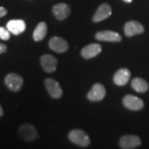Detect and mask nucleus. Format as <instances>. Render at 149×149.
Here are the masks:
<instances>
[{
    "instance_id": "9",
    "label": "nucleus",
    "mask_w": 149,
    "mask_h": 149,
    "mask_svg": "<svg viewBox=\"0 0 149 149\" xmlns=\"http://www.w3.org/2000/svg\"><path fill=\"white\" fill-rule=\"evenodd\" d=\"M140 144V139L136 135H124L120 140V146L124 149L135 148Z\"/></svg>"
},
{
    "instance_id": "10",
    "label": "nucleus",
    "mask_w": 149,
    "mask_h": 149,
    "mask_svg": "<svg viewBox=\"0 0 149 149\" xmlns=\"http://www.w3.org/2000/svg\"><path fill=\"white\" fill-rule=\"evenodd\" d=\"M96 40L103 42H118L122 40L121 35L116 32L111 31H103L98 32L95 35Z\"/></svg>"
},
{
    "instance_id": "14",
    "label": "nucleus",
    "mask_w": 149,
    "mask_h": 149,
    "mask_svg": "<svg viewBox=\"0 0 149 149\" xmlns=\"http://www.w3.org/2000/svg\"><path fill=\"white\" fill-rule=\"evenodd\" d=\"M102 52V46L98 44H91L83 48L81 55L84 59H91Z\"/></svg>"
},
{
    "instance_id": "23",
    "label": "nucleus",
    "mask_w": 149,
    "mask_h": 149,
    "mask_svg": "<svg viewBox=\"0 0 149 149\" xmlns=\"http://www.w3.org/2000/svg\"><path fill=\"white\" fill-rule=\"evenodd\" d=\"M123 1H125V2H126V3H130L133 1V0H123Z\"/></svg>"
},
{
    "instance_id": "3",
    "label": "nucleus",
    "mask_w": 149,
    "mask_h": 149,
    "mask_svg": "<svg viewBox=\"0 0 149 149\" xmlns=\"http://www.w3.org/2000/svg\"><path fill=\"white\" fill-rule=\"evenodd\" d=\"M44 84L51 97L54 99H59L61 97L63 94V91L59 84L55 79L53 78H47L45 79Z\"/></svg>"
},
{
    "instance_id": "13",
    "label": "nucleus",
    "mask_w": 149,
    "mask_h": 149,
    "mask_svg": "<svg viewBox=\"0 0 149 149\" xmlns=\"http://www.w3.org/2000/svg\"><path fill=\"white\" fill-rule=\"evenodd\" d=\"M112 14L111 7L108 3H103L99 7L96 13L93 16V21L94 22H100L109 17Z\"/></svg>"
},
{
    "instance_id": "22",
    "label": "nucleus",
    "mask_w": 149,
    "mask_h": 149,
    "mask_svg": "<svg viewBox=\"0 0 149 149\" xmlns=\"http://www.w3.org/2000/svg\"><path fill=\"white\" fill-rule=\"evenodd\" d=\"M3 114V111L2 107H1V106L0 105V117L2 116Z\"/></svg>"
},
{
    "instance_id": "17",
    "label": "nucleus",
    "mask_w": 149,
    "mask_h": 149,
    "mask_svg": "<svg viewBox=\"0 0 149 149\" xmlns=\"http://www.w3.org/2000/svg\"><path fill=\"white\" fill-rule=\"evenodd\" d=\"M47 25L45 22L39 23L33 32V40L35 42L42 41L47 34Z\"/></svg>"
},
{
    "instance_id": "15",
    "label": "nucleus",
    "mask_w": 149,
    "mask_h": 149,
    "mask_svg": "<svg viewBox=\"0 0 149 149\" xmlns=\"http://www.w3.org/2000/svg\"><path fill=\"white\" fill-rule=\"evenodd\" d=\"M54 15L58 20H64L70 13V9L68 5L64 3H59L53 7Z\"/></svg>"
},
{
    "instance_id": "21",
    "label": "nucleus",
    "mask_w": 149,
    "mask_h": 149,
    "mask_svg": "<svg viewBox=\"0 0 149 149\" xmlns=\"http://www.w3.org/2000/svg\"><path fill=\"white\" fill-rule=\"evenodd\" d=\"M6 49H7L6 46L5 44L0 43V54H2L4 53V52L6 51Z\"/></svg>"
},
{
    "instance_id": "18",
    "label": "nucleus",
    "mask_w": 149,
    "mask_h": 149,
    "mask_svg": "<svg viewBox=\"0 0 149 149\" xmlns=\"http://www.w3.org/2000/svg\"><path fill=\"white\" fill-rule=\"evenodd\" d=\"M131 86L135 91L138 93H145L148 89V83L144 79L136 77L132 80Z\"/></svg>"
},
{
    "instance_id": "1",
    "label": "nucleus",
    "mask_w": 149,
    "mask_h": 149,
    "mask_svg": "<svg viewBox=\"0 0 149 149\" xmlns=\"http://www.w3.org/2000/svg\"><path fill=\"white\" fill-rule=\"evenodd\" d=\"M68 138L74 144L79 146L86 147L91 144V139L88 135L82 130L74 129L68 134Z\"/></svg>"
},
{
    "instance_id": "4",
    "label": "nucleus",
    "mask_w": 149,
    "mask_h": 149,
    "mask_svg": "<svg viewBox=\"0 0 149 149\" xmlns=\"http://www.w3.org/2000/svg\"><path fill=\"white\" fill-rule=\"evenodd\" d=\"M19 133L21 137L26 141L35 140L38 136V133L34 126L31 124H23L19 128Z\"/></svg>"
},
{
    "instance_id": "16",
    "label": "nucleus",
    "mask_w": 149,
    "mask_h": 149,
    "mask_svg": "<svg viewBox=\"0 0 149 149\" xmlns=\"http://www.w3.org/2000/svg\"><path fill=\"white\" fill-rule=\"evenodd\" d=\"M130 77V72L127 68H121L114 74L113 81L117 86H124L128 82Z\"/></svg>"
},
{
    "instance_id": "7",
    "label": "nucleus",
    "mask_w": 149,
    "mask_h": 149,
    "mask_svg": "<svg viewBox=\"0 0 149 149\" xmlns=\"http://www.w3.org/2000/svg\"><path fill=\"white\" fill-rule=\"evenodd\" d=\"M49 47L51 50L59 53L66 52L68 48V44L60 37H53L49 41Z\"/></svg>"
},
{
    "instance_id": "8",
    "label": "nucleus",
    "mask_w": 149,
    "mask_h": 149,
    "mask_svg": "<svg viewBox=\"0 0 149 149\" xmlns=\"http://www.w3.org/2000/svg\"><path fill=\"white\" fill-rule=\"evenodd\" d=\"M41 65L43 69L47 72H53L55 71L57 66V60L53 55L45 54L42 55L40 59Z\"/></svg>"
},
{
    "instance_id": "2",
    "label": "nucleus",
    "mask_w": 149,
    "mask_h": 149,
    "mask_svg": "<svg viewBox=\"0 0 149 149\" xmlns=\"http://www.w3.org/2000/svg\"><path fill=\"white\" fill-rule=\"evenodd\" d=\"M5 84L10 91L17 92L23 86L24 80L21 76L16 73H9L5 77Z\"/></svg>"
},
{
    "instance_id": "5",
    "label": "nucleus",
    "mask_w": 149,
    "mask_h": 149,
    "mask_svg": "<svg viewBox=\"0 0 149 149\" xmlns=\"http://www.w3.org/2000/svg\"><path fill=\"white\" fill-rule=\"evenodd\" d=\"M123 104L128 109L139 111L144 107V102L140 98L132 95H127L123 99Z\"/></svg>"
},
{
    "instance_id": "11",
    "label": "nucleus",
    "mask_w": 149,
    "mask_h": 149,
    "mask_svg": "<svg viewBox=\"0 0 149 149\" xmlns=\"http://www.w3.org/2000/svg\"><path fill=\"white\" fill-rule=\"evenodd\" d=\"M144 31V26L136 21H130L124 26V33L127 37H132L135 35L141 34Z\"/></svg>"
},
{
    "instance_id": "19",
    "label": "nucleus",
    "mask_w": 149,
    "mask_h": 149,
    "mask_svg": "<svg viewBox=\"0 0 149 149\" xmlns=\"http://www.w3.org/2000/svg\"><path fill=\"white\" fill-rule=\"evenodd\" d=\"M10 31L3 27H0V39L2 40H8L10 38Z\"/></svg>"
},
{
    "instance_id": "6",
    "label": "nucleus",
    "mask_w": 149,
    "mask_h": 149,
    "mask_svg": "<svg viewBox=\"0 0 149 149\" xmlns=\"http://www.w3.org/2000/svg\"><path fill=\"white\" fill-rule=\"evenodd\" d=\"M106 96V89L101 84L93 85L91 90L88 93V99L91 102L101 101Z\"/></svg>"
},
{
    "instance_id": "12",
    "label": "nucleus",
    "mask_w": 149,
    "mask_h": 149,
    "mask_svg": "<svg viewBox=\"0 0 149 149\" xmlns=\"http://www.w3.org/2000/svg\"><path fill=\"white\" fill-rule=\"evenodd\" d=\"M6 28L10 33L18 35L24 32V31L26 29V25L24 20L12 19L7 23Z\"/></svg>"
},
{
    "instance_id": "20",
    "label": "nucleus",
    "mask_w": 149,
    "mask_h": 149,
    "mask_svg": "<svg viewBox=\"0 0 149 149\" xmlns=\"http://www.w3.org/2000/svg\"><path fill=\"white\" fill-rule=\"evenodd\" d=\"M7 14V10L2 6H0V17L5 16Z\"/></svg>"
}]
</instances>
